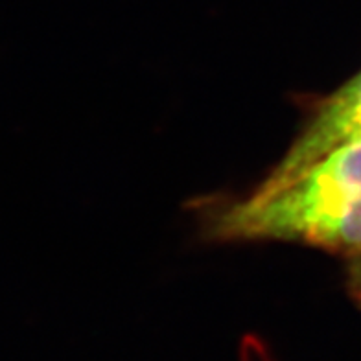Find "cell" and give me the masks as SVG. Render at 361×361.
<instances>
[{
    "label": "cell",
    "instance_id": "3957f363",
    "mask_svg": "<svg viewBox=\"0 0 361 361\" xmlns=\"http://www.w3.org/2000/svg\"><path fill=\"white\" fill-rule=\"evenodd\" d=\"M348 291L361 305V257L348 260Z\"/></svg>",
    "mask_w": 361,
    "mask_h": 361
},
{
    "label": "cell",
    "instance_id": "6da1fadb",
    "mask_svg": "<svg viewBox=\"0 0 361 361\" xmlns=\"http://www.w3.org/2000/svg\"><path fill=\"white\" fill-rule=\"evenodd\" d=\"M214 242H290L361 257V142L334 149L273 192H251L204 218Z\"/></svg>",
    "mask_w": 361,
    "mask_h": 361
},
{
    "label": "cell",
    "instance_id": "7a4b0ae2",
    "mask_svg": "<svg viewBox=\"0 0 361 361\" xmlns=\"http://www.w3.org/2000/svg\"><path fill=\"white\" fill-rule=\"evenodd\" d=\"M354 142H361V71L319 104L284 157L252 192L276 190L330 152Z\"/></svg>",
    "mask_w": 361,
    "mask_h": 361
}]
</instances>
